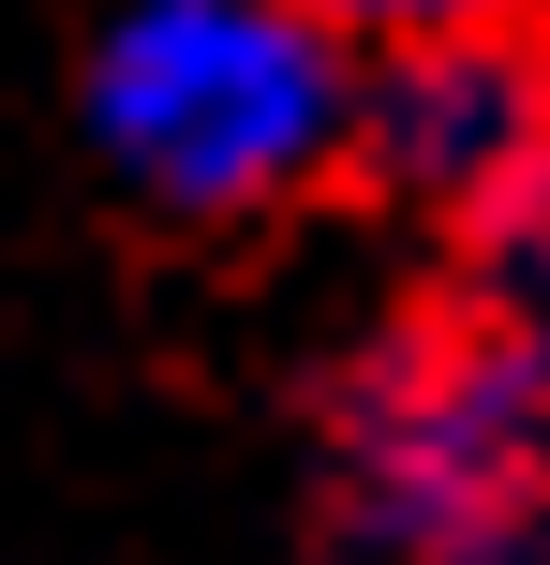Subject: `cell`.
<instances>
[{"label":"cell","instance_id":"7a4b0ae2","mask_svg":"<svg viewBox=\"0 0 550 565\" xmlns=\"http://www.w3.org/2000/svg\"><path fill=\"white\" fill-rule=\"evenodd\" d=\"M550 477V342L506 312H402L327 402V491L373 565H492Z\"/></svg>","mask_w":550,"mask_h":565},{"label":"cell","instance_id":"6da1fadb","mask_svg":"<svg viewBox=\"0 0 550 565\" xmlns=\"http://www.w3.org/2000/svg\"><path fill=\"white\" fill-rule=\"evenodd\" d=\"M89 135L149 209L254 224L357 164V75L298 0H134L89 60Z\"/></svg>","mask_w":550,"mask_h":565},{"label":"cell","instance_id":"3957f363","mask_svg":"<svg viewBox=\"0 0 550 565\" xmlns=\"http://www.w3.org/2000/svg\"><path fill=\"white\" fill-rule=\"evenodd\" d=\"M357 179L446 238H550V45L521 15L387 45L357 75Z\"/></svg>","mask_w":550,"mask_h":565},{"label":"cell","instance_id":"277c9868","mask_svg":"<svg viewBox=\"0 0 550 565\" xmlns=\"http://www.w3.org/2000/svg\"><path fill=\"white\" fill-rule=\"evenodd\" d=\"M313 30H343V45H417V30H492L521 15V0H298Z\"/></svg>","mask_w":550,"mask_h":565}]
</instances>
